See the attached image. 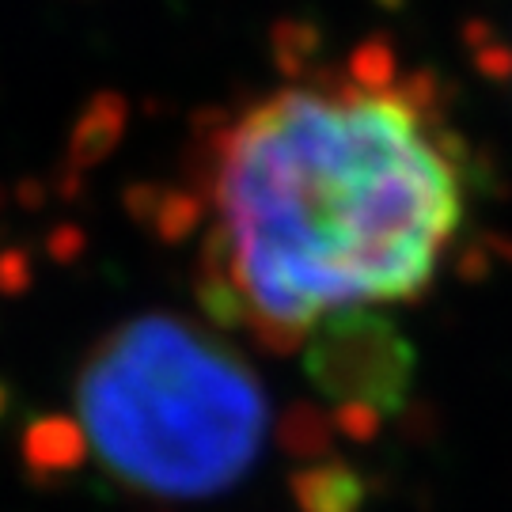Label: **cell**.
<instances>
[{"label":"cell","instance_id":"1","mask_svg":"<svg viewBox=\"0 0 512 512\" xmlns=\"http://www.w3.org/2000/svg\"><path fill=\"white\" fill-rule=\"evenodd\" d=\"M198 183L205 311L274 353L425 296L475 205L459 129L384 50L251 99Z\"/></svg>","mask_w":512,"mask_h":512},{"label":"cell","instance_id":"2","mask_svg":"<svg viewBox=\"0 0 512 512\" xmlns=\"http://www.w3.org/2000/svg\"><path fill=\"white\" fill-rule=\"evenodd\" d=\"M76 437L118 486L194 501L224 494L270 440V395L243 353L171 311L107 330L76 372Z\"/></svg>","mask_w":512,"mask_h":512}]
</instances>
